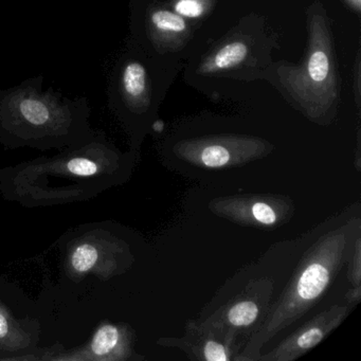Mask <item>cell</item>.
I'll list each match as a JSON object with an SVG mask.
<instances>
[{"label": "cell", "mask_w": 361, "mask_h": 361, "mask_svg": "<svg viewBox=\"0 0 361 361\" xmlns=\"http://www.w3.org/2000/svg\"><path fill=\"white\" fill-rule=\"evenodd\" d=\"M361 300V288H352L348 289L345 295V302L350 305L356 306Z\"/></svg>", "instance_id": "2e32d148"}, {"label": "cell", "mask_w": 361, "mask_h": 361, "mask_svg": "<svg viewBox=\"0 0 361 361\" xmlns=\"http://www.w3.org/2000/svg\"><path fill=\"white\" fill-rule=\"evenodd\" d=\"M43 78L0 90V133L20 139L59 138L85 130L90 115L85 98L69 100L50 90Z\"/></svg>", "instance_id": "7a4b0ae2"}, {"label": "cell", "mask_w": 361, "mask_h": 361, "mask_svg": "<svg viewBox=\"0 0 361 361\" xmlns=\"http://www.w3.org/2000/svg\"><path fill=\"white\" fill-rule=\"evenodd\" d=\"M134 335L128 326L104 324L99 327L92 338L90 350L96 358L104 360L143 359L133 350Z\"/></svg>", "instance_id": "30bf717a"}, {"label": "cell", "mask_w": 361, "mask_h": 361, "mask_svg": "<svg viewBox=\"0 0 361 361\" xmlns=\"http://www.w3.org/2000/svg\"><path fill=\"white\" fill-rule=\"evenodd\" d=\"M209 210L243 227L274 230L286 225L295 214V202L279 194L221 196L209 202Z\"/></svg>", "instance_id": "5b68a950"}, {"label": "cell", "mask_w": 361, "mask_h": 361, "mask_svg": "<svg viewBox=\"0 0 361 361\" xmlns=\"http://www.w3.org/2000/svg\"><path fill=\"white\" fill-rule=\"evenodd\" d=\"M157 344L177 348L194 361H236L240 352L238 337L232 331L212 326L202 320H189L180 337H161Z\"/></svg>", "instance_id": "52a82bcc"}, {"label": "cell", "mask_w": 361, "mask_h": 361, "mask_svg": "<svg viewBox=\"0 0 361 361\" xmlns=\"http://www.w3.org/2000/svg\"><path fill=\"white\" fill-rule=\"evenodd\" d=\"M361 234L359 212L329 228L303 253L293 276L236 361H257L264 346L314 308L326 295Z\"/></svg>", "instance_id": "6da1fadb"}, {"label": "cell", "mask_w": 361, "mask_h": 361, "mask_svg": "<svg viewBox=\"0 0 361 361\" xmlns=\"http://www.w3.org/2000/svg\"><path fill=\"white\" fill-rule=\"evenodd\" d=\"M272 145L263 139L221 135L179 141L173 147L178 164L202 171H221L246 166L269 155Z\"/></svg>", "instance_id": "277c9868"}, {"label": "cell", "mask_w": 361, "mask_h": 361, "mask_svg": "<svg viewBox=\"0 0 361 361\" xmlns=\"http://www.w3.org/2000/svg\"><path fill=\"white\" fill-rule=\"evenodd\" d=\"M348 282L352 288H361V234L357 236L353 245L352 252L346 261Z\"/></svg>", "instance_id": "5bb4252c"}, {"label": "cell", "mask_w": 361, "mask_h": 361, "mask_svg": "<svg viewBox=\"0 0 361 361\" xmlns=\"http://www.w3.org/2000/svg\"><path fill=\"white\" fill-rule=\"evenodd\" d=\"M274 281L268 276L253 279L240 293L217 307L204 322L232 331L238 338L250 337L261 327L271 307Z\"/></svg>", "instance_id": "8992f818"}, {"label": "cell", "mask_w": 361, "mask_h": 361, "mask_svg": "<svg viewBox=\"0 0 361 361\" xmlns=\"http://www.w3.org/2000/svg\"><path fill=\"white\" fill-rule=\"evenodd\" d=\"M352 6H354L356 9H359L360 8V0H348Z\"/></svg>", "instance_id": "ac0fdd59"}, {"label": "cell", "mask_w": 361, "mask_h": 361, "mask_svg": "<svg viewBox=\"0 0 361 361\" xmlns=\"http://www.w3.org/2000/svg\"><path fill=\"white\" fill-rule=\"evenodd\" d=\"M281 81L310 119L318 120L331 109L338 96L331 37L322 16H312L310 47L303 64L281 68Z\"/></svg>", "instance_id": "3957f363"}, {"label": "cell", "mask_w": 361, "mask_h": 361, "mask_svg": "<svg viewBox=\"0 0 361 361\" xmlns=\"http://www.w3.org/2000/svg\"><path fill=\"white\" fill-rule=\"evenodd\" d=\"M98 259V250L94 245L82 244L71 255V266L79 274H85L94 267Z\"/></svg>", "instance_id": "7c38bea8"}, {"label": "cell", "mask_w": 361, "mask_h": 361, "mask_svg": "<svg viewBox=\"0 0 361 361\" xmlns=\"http://www.w3.org/2000/svg\"><path fill=\"white\" fill-rule=\"evenodd\" d=\"M177 13L185 18H200L204 13V5L200 0H179L175 6Z\"/></svg>", "instance_id": "9a60e30c"}, {"label": "cell", "mask_w": 361, "mask_h": 361, "mask_svg": "<svg viewBox=\"0 0 361 361\" xmlns=\"http://www.w3.org/2000/svg\"><path fill=\"white\" fill-rule=\"evenodd\" d=\"M151 22L155 29L164 32L180 33L187 29V24L180 16L166 10L154 12L151 16Z\"/></svg>", "instance_id": "4fadbf2b"}, {"label": "cell", "mask_w": 361, "mask_h": 361, "mask_svg": "<svg viewBox=\"0 0 361 361\" xmlns=\"http://www.w3.org/2000/svg\"><path fill=\"white\" fill-rule=\"evenodd\" d=\"M113 96L117 97L118 104L130 113L140 115L149 104L147 73L145 65L136 60H126L119 68L113 85Z\"/></svg>", "instance_id": "9c48e42d"}, {"label": "cell", "mask_w": 361, "mask_h": 361, "mask_svg": "<svg viewBox=\"0 0 361 361\" xmlns=\"http://www.w3.org/2000/svg\"><path fill=\"white\" fill-rule=\"evenodd\" d=\"M248 48L242 42H233L224 46L212 58L209 59L202 67L200 73H214L217 71L232 68L245 60Z\"/></svg>", "instance_id": "8fae6325"}, {"label": "cell", "mask_w": 361, "mask_h": 361, "mask_svg": "<svg viewBox=\"0 0 361 361\" xmlns=\"http://www.w3.org/2000/svg\"><path fill=\"white\" fill-rule=\"evenodd\" d=\"M350 304H335L319 312L284 338L271 350L259 355L257 361H295L321 343L344 322L354 310Z\"/></svg>", "instance_id": "ba28073f"}, {"label": "cell", "mask_w": 361, "mask_h": 361, "mask_svg": "<svg viewBox=\"0 0 361 361\" xmlns=\"http://www.w3.org/2000/svg\"><path fill=\"white\" fill-rule=\"evenodd\" d=\"M10 324L5 312L0 310V340L5 339L9 336Z\"/></svg>", "instance_id": "e0dca14e"}]
</instances>
